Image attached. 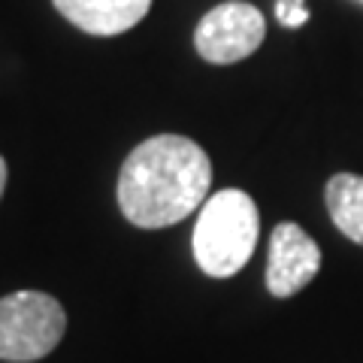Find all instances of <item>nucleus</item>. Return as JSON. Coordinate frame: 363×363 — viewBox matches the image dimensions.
Listing matches in <instances>:
<instances>
[{
    "instance_id": "1",
    "label": "nucleus",
    "mask_w": 363,
    "mask_h": 363,
    "mask_svg": "<svg viewBox=\"0 0 363 363\" xmlns=\"http://www.w3.org/2000/svg\"><path fill=\"white\" fill-rule=\"evenodd\" d=\"M212 164L194 140L161 133L143 140L118 173V209L143 230H161L209 200Z\"/></svg>"
},
{
    "instance_id": "2",
    "label": "nucleus",
    "mask_w": 363,
    "mask_h": 363,
    "mask_svg": "<svg viewBox=\"0 0 363 363\" xmlns=\"http://www.w3.org/2000/svg\"><path fill=\"white\" fill-rule=\"evenodd\" d=\"M260 215L255 200L240 188H224L200 206L191 248L197 267L212 279L236 276L255 255Z\"/></svg>"
},
{
    "instance_id": "3",
    "label": "nucleus",
    "mask_w": 363,
    "mask_h": 363,
    "mask_svg": "<svg viewBox=\"0 0 363 363\" xmlns=\"http://www.w3.org/2000/svg\"><path fill=\"white\" fill-rule=\"evenodd\" d=\"M67 330L64 306L43 291L0 297V360L30 363L52 354Z\"/></svg>"
},
{
    "instance_id": "4",
    "label": "nucleus",
    "mask_w": 363,
    "mask_h": 363,
    "mask_svg": "<svg viewBox=\"0 0 363 363\" xmlns=\"http://www.w3.org/2000/svg\"><path fill=\"white\" fill-rule=\"evenodd\" d=\"M267 21L260 9L242 0H227L209 9L194 30V49L209 64H236L260 49Z\"/></svg>"
},
{
    "instance_id": "5",
    "label": "nucleus",
    "mask_w": 363,
    "mask_h": 363,
    "mask_svg": "<svg viewBox=\"0 0 363 363\" xmlns=\"http://www.w3.org/2000/svg\"><path fill=\"white\" fill-rule=\"evenodd\" d=\"M321 269V248L294 221L276 224L269 236V257H267V288L272 297L285 300L300 294Z\"/></svg>"
},
{
    "instance_id": "6",
    "label": "nucleus",
    "mask_w": 363,
    "mask_h": 363,
    "mask_svg": "<svg viewBox=\"0 0 363 363\" xmlns=\"http://www.w3.org/2000/svg\"><path fill=\"white\" fill-rule=\"evenodd\" d=\"M73 28L91 37H116L149 16L152 0H52Z\"/></svg>"
},
{
    "instance_id": "7",
    "label": "nucleus",
    "mask_w": 363,
    "mask_h": 363,
    "mask_svg": "<svg viewBox=\"0 0 363 363\" xmlns=\"http://www.w3.org/2000/svg\"><path fill=\"white\" fill-rule=\"evenodd\" d=\"M324 203L339 230L351 242L363 245V176L336 173L324 188Z\"/></svg>"
},
{
    "instance_id": "8",
    "label": "nucleus",
    "mask_w": 363,
    "mask_h": 363,
    "mask_svg": "<svg viewBox=\"0 0 363 363\" xmlns=\"http://www.w3.org/2000/svg\"><path fill=\"white\" fill-rule=\"evenodd\" d=\"M276 16L285 28H300L309 21V9L303 0H276Z\"/></svg>"
},
{
    "instance_id": "9",
    "label": "nucleus",
    "mask_w": 363,
    "mask_h": 363,
    "mask_svg": "<svg viewBox=\"0 0 363 363\" xmlns=\"http://www.w3.org/2000/svg\"><path fill=\"white\" fill-rule=\"evenodd\" d=\"M4 188H6V161L0 155V197H4Z\"/></svg>"
},
{
    "instance_id": "10",
    "label": "nucleus",
    "mask_w": 363,
    "mask_h": 363,
    "mask_svg": "<svg viewBox=\"0 0 363 363\" xmlns=\"http://www.w3.org/2000/svg\"><path fill=\"white\" fill-rule=\"evenodd\" d=\"M357 4H360V6H363V0H357Z\"/></svg>"
}]
</instances>
